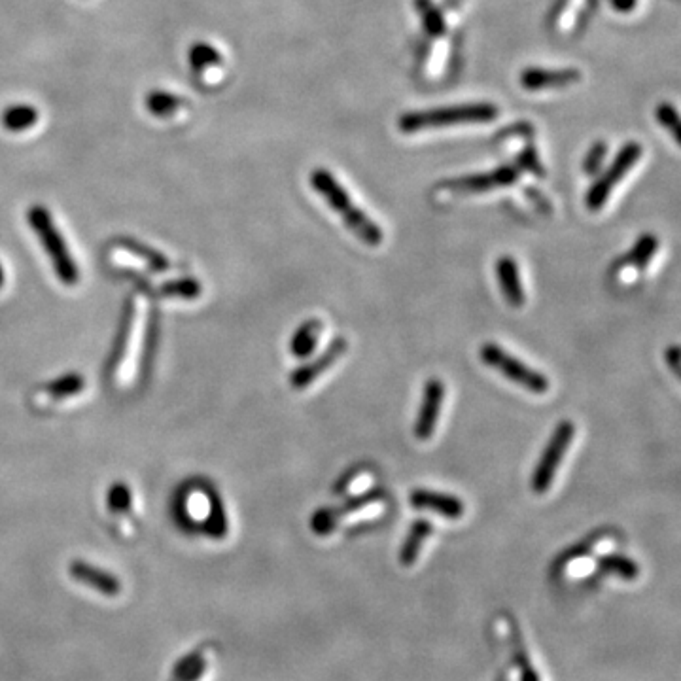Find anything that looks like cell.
<instances>
[{
    "instance_id": "14",
    "label": "cell",
    "mask_w": 681,
    "mask_h": 681,
    "mask_svg": "<svg viewBox=\"0 0 681 681\" xmlns=\"http://www.w3.org/2000/svg\"><path fill=\"white\" fill-rule=\"evenodd\" d=\"M409 504L420 511H434L449 521L462 519L466 511L464 502L458 496L437 490L415 489L409 496Z\"/></svg>"
},
{
    "instance_id": "13",
    "label": "cell",
    "mask_w": 681,
    "mask_h": 681,
    "mask_svg": "<svg viewBox=\"0 0 681 681\" xmlns=\"http://www.w3.org/2000/svg\"><path fill=\"white\" fill-rule=\"evenodd\" d=\"M86 388H88V383H86L84 375L69 373V375H63L52 383L38 388L31 398V403L36 409H50L53 405L78 398Z\"/></svg>"
},
{
    "instance_id": "25",
    "label": "cell",
    "mask_w": 681,
    "mask_h": 681,
    "mask_svg": "<svg viewBox=\"0 0 681 681\" xmlns=\"http://www.w3.org/2000/svg\"><path fill=\"white\" fill-rule=\"evenodd\" d=\"M159 292L163 296L192 301V299H197V297L201 296L203 286H201L199 280L192 279V277H180V279L163 282Z\"/></svg>"
},
{
    "instance_id": "12",
    "label": "cell",
    "mask_w": 681,
    "mask_h": 681,
    "mask_svg": "<svg viewBox=\"0 0 681 681\" xmlns=\"http://www.w3.org/2000/svg\"><path fill=\"white\" fill-rule=\"evenodd\" d=\"M349 350V343L345 337H333L328 343L324 352L309 364L297 367L296 371L290 375V385L296 390H305L318 381L320 375H324L328 369L335 366V362Z\"/></svg>"
},
{
    "instance_id": "34",
    "label": "cell",
    "mask_w": 681,
    "mask_h": 681,
    "mask_svg": "<svg viewBox=\"0 0 681 681\" xmlns=\"http://www.w3.org/2000/svg\"><path fill=\"white\" fill-rule=\"evenodd\" d=\"M4 282H6V271H4V265L0 263V290H2Z\"/></svg>"
},
{
    "instance_id": "2",
    "label": "cell",
    "mask_w": 681,
    "mask_h": 681,
    "mask_svg": "<svg viewBox=\"0 0 681 681\" xmlns=\"http://www.w3.org/2000/svg\"><path fill=\"white\" fill-rule=\"evenodd\" d=\"M311 188L341 216V220L364 245L379 246L385 241L381 226L352 201L350 193L328 169L318 167L311 173Z\"/></svg>"
},
{
    "instance_id": "18",
    "label": "cell",
    "mask_w": 681,
    "mask_h": 681,
    "mask_svg": "<svg viewBox=\"0 0 681 681\" xmlns=\"http://www.w3.org/2000/svg\"><path fill=\"white\" fill-rule=\"evenodd\" d=\"M210 494L212 490L188 489L176 502V517L182 519V524L205 523L210 509Z\"/></svg>"
},
{
    "instance_id": "15",
    "label": "cell",
    "mask_w": 681,
    "mask_h": 681,
    "mask_svg": "<svg viewBox=\"0 0 681 681\" xmlns=\"http://www.w3.org/2000/svg\"><path fill=\"white\" fill-rule=\"evenodd\" d=\"M581 80V72L572 67L564 69H545V67H530L521 74V86L526 91L538 93L543 89H559L574 86Z\"/></svg>"
},
{
    "instance_id": "1",
    "label": "cell",
    "mask_w": 681,
    "mask_h": 681,
    "mask_svg": "<svg viewBox=\"0 0 681 681\" xmlns=\"http://www.w3.org/2000/svg\"><path fill=\"white\" fill-rule=\"evenodd\" d=\"M146 324H148L146 297L140 294L129 296L123 309L122 328L110 367V377L116 388H127L135 381V375L139 371L140 354L144 349Z\"/></svg>"
},
{
    "instance_id": "27",
    "label": "cell",
    "mask_w": 681,
    "mask_h": 681,
    "mask_svg": "<svg viewBox=\"0 0 681 681\" xmlns=\"http://www.w3.org/2000/svg\"><path fill=\"white\" fill-rule=\"evenodd\" d=\"M106 506L114 515H125L133 509V490L127 487V483H114L106 494Z\"/></svg>"
},
{
    "instance_id": "7",
    "label": "cell",
    "mask_w": 681,
    "mask_h": 681,
    "mask_svg": "<svg viewBox=\"0 0 681 681\" xmlns=\"http://www.w3.org/2000/svg\"><path fill=\"white\" fill-rule=\"evenodd\" d=\"M576 437V426L572 420H560L555 428V432L549 437L545 449H543L542 456L534 468L530 485L536 494H545L547 490L551 489L555 475L559 470L564 456L568 453L572 441Z\"/></svg>"
},
{
    "instance_id": "19",
    "label": "cell",
    "mask_w": 681,
    "mask_h": 681,
    "mask_svg": "<svg viewBox=\"0 0 681 681\" xmlns=\"http://www.w3.org/2000/svg\"><path fill=\"white\" fill-rule=\"evenodd\" d=\"M434 532V524L430 523L428 519H417L415 523L411 524L407 536L402 543L400 549V564L409 568L413 566L417 559H419L420 549L426 543V540L432 536Z\"/></svg>"
},
{
    "instance_id": "4",
    "label": "cell",
    "mask_w": 681,
    "mask_h": 681,
    "mask_svg": "<svg viewBox=\"0 0 681 681\" xmlns=\"http://www.w3.org/2000/svg\"><path fill=\"white\" fill-rule=\"evenodd\" d=\"M27 222L35 231L40 246L48 254L55 277L65 286H76L80 282V267L74 262L67 241L53 220L52 212L46 207L35 205L27 210Z\"/></svg>"
},
{
    "instance_id": "3",
    "label": "cell",
    "mask_w": 681,
    "mask_h": 681,
    "mask_svg": "<svg viewBox=\"0 0 681 681\" xmlns=\"http://www.w3.org/2000/svg\"><path fill=\"white\" fill-rule=\"evenodd\" d=\"M498 106L492 103H466V105L443 106L407 112L400 118V131L405 135H415L420 131L462 127V125H481L498 118Z\"/></svg>"
},
{
    "instance_id": "22",
    "label": "cell",
    "mask_w": 681,
    "mask_h": 681,
    "mask_svg": "<svg viewBox=\"0 0 681 681\" xmlns=\"http://www.w3.org/2000/svg\"><path fill=\"white\" fill-rule=\"evenodd\" d=\"M596 564H598V568L602 572L612 574V576L619 577L623 581H636L638 576H640L638 562L630 559L627 555H621V553L602 555Z\"/></svg>"
},
{
    "instance_id": "30",
    "label": "cell",
    "mask_w": 681,
    "mask_h": 681,
    "mask_svg": "<svg viewBox=\"0 0 681 681\" xmlns=\"http://www.w3.org/2000/svg\"><path fill=\"white\" fill-rule=\"evenodd\" d=\"M657 120L663 125L664 129H668L672 133L676 142H680V114L674 106L668 105V103L659 106Z\"/></svg>"
},
{
    "instance_id": "8",
    "label": "cell",
    "mask_w": 681,
    "mask_h": 681,
    "mask_svg": "<svg viewBox=\"0 0 681 681\" xmlns=\"http://www.w3.org/2000/svg\"><path fill=\"white\" fill-rule=\"evenodd\" d=\"M385 496V490L371 489L358 494V496H352L349 500H345L341 506L320 507L311 517V530L315 532L316 536H330L345 517H349L352 513H358V511L373 506V504L383 502Z\"/></svg>"
},
{
    "instance_id": "17",
    "label": "cell",
    "mask_w": 681,
    "mask_h": 681,
    "mask_svg": "<svg viewBox=\"0 0 681 681\" xmlns=\"http://www.w3.org/2000/svg\"><path fill=\"white\" fill-rule=\"evenodd\" d=\"M494 273H496V279H498L502 296L506 299L507 305L513 307V309H521L526 296H524L519 263L515 262V258H511V256H502L494 263Z\"/></svg>"
},
{
    "instance_id": "21",
    "label": "cell",
    "mask_w": 681,
    "mask_h": 681,
    "mask_svg": "<svg viewBox=\"0 0 681 681\" xmlns=\"http://www.w3.org/2000/svg\"><path fill=\"white\" fill-rule=\"evenodd\" d=\"M203 532L210 536L212 540H224L229 532V521H227L226 507L220 498V494L212 489L210 494V509L205 523H203Z\"/></svg>"
},
{
    "instance_id": "11",
    "label": "cell",
    "mask_w": 681,
    "mask_h": 681,
    "mask_svg": "<svg viewBox=\"0 0 681 681\" xmlns=\"http://www.w3.org/2000/svg\"><path fill=\"white\" fill-rule=\"evenodd\" d=\"M445 402V385L441 379L432 377L426 381L422 388V400H420L419 413L415 419V437L419 441H428L434 436L437 428V420L441 417V409Z\"/></svg>"
},
{
    "instance_id": "16",
    "label": "cell",
    "mask_w": 681,
    "mask_h": 681,
    "mask_svg": "<svg viewBox=\"0 0 681 681\" xmlns=\"http://www.w3.org/2000/svg\"><path fill=\"white\" fill-rule=\"evenodd\" d=\"M69 574L74 581L86 585L89 589H95L97 593L105 594V596H118L122 593V583L120 579L106 572L99 566H93L84 560H74L69 566Z\"/></svg>"
},
{
    "instance_id": "24",
    "label": "cell",
    "mask_w": 681,
    "mask_h": 681,
    "mask_svg": "<svg viewBox=\"0 0 681 681\" xmlns=\"http://www.w3.org/2000/svg\"><path fill=\"white\" fill-rule=\"evenodd\" d=\"M207 670V661L201 653H190L176 663L171 681H199Z\"/></svg>"
},
{
    "instance_id": "23",
    "label": "cell",
    "mask_w": 681,
    "mask_h": 681,
    "mask_svg": "<svg viewBox=\"0 0 681 681\" xmlns=\"http://www.w3.org/2000/svg\"><path fill=\"white\" fill-rule=\"evenodd\" d=\"M657 250H659V239H657V235H653V233H644V235L636 241V245L630 248L629 254L625 256V263H629V265L636 267V269H646L647 265L651 263V260L655 258Z\"/></svg>"
},
{
    "instance_id": "33",
    "label": "cell",
    "mask_w": 681,
    "mask_h": 681,
    "mask_svg": "<svg viewBox=\"0 0 681 681\" xmlns=\"http://www.w3.org/2000/svg\"><path fill=\"white\" fill-rule=\"evenodd\" d=\"M521 668V681H542L540 680V674L534 670L532 663L524 664V666H519Z\"/></svg>"
},
{
    "instance_id": "32",
    "label": "cell",
    "mask_w": 681,
    "mask_h": 681,
    "mask_svg": "<svg viewBox=\"0 0 681 681\" xmlns=\"http://www.w3.org/2000/svg\"><path fill=\"white\" fill-rule=\"evenodd\" d=\"M613 10L615 12H621V14H629L632 12L636 6H638V0H610Z\"/></svg>"
},
{
    "instance_id": "20",
    "label": "cell",
    "mask_w": 681,
    "mask_h": 681,
    "mask_svg": "<svg viewBox=\"0 0 681 681\" xmlns=\"http://www.w3.org/2000/svg\"><path fill=\"white\" fill-rule=\"evenodd\" d=\"M322 330H324V324L318 318H311L297 328L290 341V352L296 356L297 360H305L313 356V352L320 343Z\"/></svg>"
},
{
    "instance_id": "9",
    "label": "cell",
    "mask_w": 681,
    "mask_h": 681,
    "mask_svg": "<svg viewBox=\"0 0 681 681\" xmlns=\"http://www.w3.org/2000/svg\"><path fill=\"white\" fill-rule=\"evenodd\" d=\"M110 262L123 269H137L146 271L152 269L156 273H169L175 265L169 262L163 254L156 252L150 246L135 243V241H120L110 248Z\"/></svg>"
},
{
    "instance_id": "29",
    "label": "cell",
    "mask_w": 681,
    "mask_h": 681,
    "mask_svg": "<svg viewBox=\"0 0 681 681\" xmlns=\"http://www.w3.org/2000/svg\"><path fill=\"white\" fill-rule=\"evenodd\" d=\"M606 156H608V144L606 142H596L593 148L587 152L585 159H583V173L589 176L598 175L602 165H604Z\"/></svg>"
},
{
    "instance_id": "28",
    "label": "cell",
    "mask_w": 681,
    "mask_h": 681,
    "mask_svg": "<svg viewBox=\"0 0 681 681\" xmlns=\"http://www.w3.org/2000/svg\"><path fill=\"white\" fill-rule=\"evenodd\" d=\"M604 536H606L604 532H596L593 536H589L585 542L577 543L574 547H570L568 551H564L559 559H557V562H555V572H557V570H562V568H566L570 562H574V560L577 559H583V557H587L589 553H593L596 543H598L600 538H604Z\"/></svg>"
},
{
    "instance_id": "26",
    "label": "cell",
    "mask_w": 681,
    "mask_h": 681,
    "mask_svg": "<svg viewBox=\"0 0 681 681\" xmlns=\"http://www.w3.org/2000/svg\"><path fill=\"white\" fill-rule=\"evenodd\" d=\"M2 123L8 131L21 133L31 129L36 123V110L33 106L18 105L8 108L2 116Z\"/></svg>"
},
{
    "instance_id": "6",
    "label": "cell",
    "mask_w": 681,
    "mask_h": 681,
    "mask_svg": "<svg viewBox=\"0 0 681 681\" xmlns=\"http://www.w3.org/2000/svg\"><path fill=\"white\" fill-rule=\"evenodd\" d=\"M642 144L640 142H627L617 156L610 163V167L596 178L593 186L585 193V205L591 212H598L602 209L610 197H612L613 190L625 180V176L629 175L630 171L634 169V165L642 159Z\"/></svg>"
},
{
    "instance_id": "5",
    "label": "cell",
    "mask_w": 681,
    "mask_h": 681,
    "mask_svg": "<svg viewBox=\"0 0 681 681\" xmlns=\"http://www.w3.org/2000/svg\"><path fill=\"white\" fill-rule=\"evenodd\" d=\"M479 358L485 366L502 373L507 381L521 386L536 396L547 394L551 388L547 375H543L542 371L534 367L526 366L521 358L513 356L498 343H483L479 349Z\"/></svg>"
},
{
    "instance_id": "31",
    "label": "cell",
    "mask_w": 681,
    "mask_h": 681,
    "mask_svg": "<svg viewBox=\"0 0 681 681\" xmlns=\"http://www.w3.org/2000/svg\"><path fill=\"white\" fill-rule=\"evenodd\" d=\"M664 360H666V364L672 369L674 375L680 373V347L678 345H672L670 349H666Z\"/></svg>"
},
{
    "instance_id": "35",
    "label": "cell",
    "mask_w": 681,
    "mask_h": 681,
    "mask_svg": "<svg viewBox=\"0 0 681 681\" xmlns=\"http://www.w3.org/2000/svg\"><path fill=\"white\" fill-rule=\"evenodd\" d=\"M494 681H509V676H507V670H502L500 674H498V678Z\"/></svg>"
},
{
    "instance_id": "10",
    "label": "cell",
    "mask_w": 681,
    "mask_h": 681,
    "mask_svg": "<svg viewBox=\"0 0 681 681\" xmlns=\"http://www.w3.org/2000/svg\"><path fill=\"white\" fill-rule=\"evenodd\" d=\"M521 176V163H509L502 165L489 173H477V175L462 176L454 178L443 184V188H449L453 192L462 193H483L496 190V188H507L513 186Z\"/></svg>"
}]
</instances>
